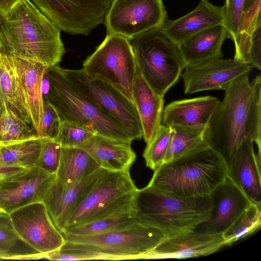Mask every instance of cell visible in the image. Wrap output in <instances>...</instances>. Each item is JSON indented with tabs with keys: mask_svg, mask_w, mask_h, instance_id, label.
<instances>
[{
	"mask_svg": "<svg viewBox=\"0 0 261 261\" xmlns=\"http://www.w3.org/2000/svg\"><path fill=\"white\" fill-rule=\"evenodd\" d=\"M213 207L208 218L193 231L202 233L224 232L252 203L243 192L227 177L210 195Z\"/></svg>",
	"mask_w": 261,
	"mask_h": 261,
	"instance_id": "2e32d148",
	"label": "cell"
},
{
	"mask_svg": "<svg viewBox=\"0 0 261 261\" xmlns=\"http://www.w3.org/2000/svg\"><path fill=\"white\" fill-rule=\"evenodd\" d=\"M1 146H2V145H0V148H1Z\"/></svg>",
	"mask_w": 261,
	"mask_h": 261,
	"instance_id": "7dc6e473",
	"label": "cell"
},
{
	"mask_svg": "<svg viewBox=\"0 0 261 261\" xmlns=\"http://www.w3.org/2000/svg\"><path fill=\"white\" fill-rule=\"evenodd\" d=\"M261 0H258L247 12L243 13L234 43L233 59L250 64L252 43L261 35Z\"/></svg>",
	"mask_w": 261,
	"mask_h": 261,
	"instance_id": "83f0119b",
	"label": "cell"
},
{
	"mask_svg": "<svg viewBox=\"0 0 261 261\" xmlns=\"http://www.w3.org/2000/svg\"><path fill=\"white\" fill-rule=\"evenodd\" d=\"M137 69L130 40L114 34H107L82 68L91 78L108 83L132 101Z\"/></svg>",
	"mask_w": 261,
	"mask_h": 261,
	"instance_id": "9c48e42d",
	"label": "cell"
},
{
	"mask_svg": "<svg viewBox=\"0 0 261 261\" xmlns=\"http://www.w3.org/2000/svg\"><path fill=\"white\" fill-rule=\"evenodd\" d=\"M31 254H20L11 251H0V260L2 259H31Z\"/></svg>",
	"mask_w": 261,
	"mask_h": 261,
	"instance_id": "60d3db41",
	"label": "cell"
},
{
	"mask_svg": "<svg viewBox=\"0 0 261 261\" xmlns=\"http://www.w3.org/2000/svg\"><path fill=\"white\" fill-rule=\"evenodd\" d=\"M3 46H4V44L3 43V41H2V38H1V37L0 35V64L1 63V61H2L1 52H2V48L3 47Z\"/></svg>",
	"mask_w": 261,
	"mask_h": 261,
	"instance_id": "bcb514c9",
	"label": "cell"
},
{
	"mask_svg": "<svg viewBox=\"0 0 261 261\" xmlns=\"http://www.w3.org/2000/svg\"><path fill=\"white\" fill-rule=\"evenodd\" d=\"M249 73L236 80L225 91L204 130L205 143L227 166L245 139L261 152V77L250 82Z\"/></svg>",
	"mask_w": 261,
	"mask_h": 261,
	"instance_id": "6da1fadb",
	"label": "cell"
},
{
	"mask_svg": "<svg viewBox=\"0 0 261 261\" xmlns=\"http://www.w3.org/2000/svg\"><path fill=\"white\" fill-rule=\"evenodd\" d=\"M132 142L95 134L80 148L88 152L105 170L129 172L136 159Z\"/></svg>",
	"mask_w": 261,
	"mask_h": 261,
	"instance_id": "7402d4cb",
	"label": "cell"
},
{
	"mask_svg": "<svg viewBox=\"0 0 261 261\" xmlns=\"http://www.w3.org/2000/svg\"><path fill=\"white\" fill-rule=\"evenodd\" d=\"M63 234L70 245L92 251L103 259L109 260L143 258L166 239L158 229L137 220L125 226L98 234Z\"/></svg>",
	"mask_w": 261,
	"mask_h": 261,
	"instance_id": "ba28073f",
	"label": "cell"
},
{
	"mask_svg": "<svg viewBox=\"0 0 261 261\" xmlns=\"http://www.w3.org/2000/svg\"><path fill=\"white\" fill-rule=\"evenodd\" d=\"M212 207L210 195L178 197L148 185L138 189L134 199L136 219L166 238L193 231L208 218Z\"/></svg>",
	"mask_w": 261,
	"mask_h": 261,
	"instance_id": "277c9868",
	"label": "cell"
},
{
	"mask_svg": "<svg viewBox=\"0 0 261 261\" xmlns=\"http://www.w3.org/2000/svg\"><path fill=\"white\" fill-rule=\"evenodd\" d=\"M220 101L211 96L173 101L164 108L163 124L205 129Z\"/></svg>",
	"mask_w": 261,
	"mask_h": 261,
	"instance_id": "44dd1931",
	"label": "cell"
},
{
	"mask_svg": "<svg viewBox=\"0 0 261 261\" xmlns=\"http://www.w3.org/2000/svg\"><path fill=\"white\" fill-rule=\"evenodd\" d=\"M167 15L163 0H114L104 24L107 34L131 40L152 29L161 28Z\"/></svg>",
	"mask_w": 261,
	"mask_h": 261,
	"instance_id": "7c38bea8",
	"label": "cell"
},
{
	"mask_svg": "<svg viewBox=\"0 0 261 261\" xmlns=\"http://www.w3.org/2000/svg\"><path fill=\"white\" fill-rule=\"evenodd\" d=\"M38 138L33 127L11 111L4 101L0 114V145L7 146Z\"/></svg>",
	"mask_w": 261,
	"mask_h": 261,
	"instance_id": "f1b7e54d",
	"label": "cell"
},
{
	"mask_svg": "<svg viewBox=\"0 0 261 261\" xmlns=\"http://www.w3.org/2000/svg\"><path fill=\"white\" fill-rule=\"evenodd\" d=\"M19 240L11 224L0 226V251H11Z\"/></svg>",
	"mask_w": 261,
	"mask_h": 261,
	"instance_id": "f35d334b",
	"label": "cell"
},
{
	"mask_svg": "<svg viewBox=\"0 0 261 261\" xmlns=\"http://www.w3.org/2000/svg\"><path fill=\"white\" fill-rule=\"evenodd\" d=\"M164 163L169 162L195 149L205 141L204 129L174 126Z\"/></svg>",
	"mask_w": 261,
	"mask_h": 261,
	"instance_id": "4dcf8cb0",
	"label": "cell"
},
{
	"mask_svg": "<svg viewBox=\"0 0 261 261\" xmlns=\"http://www.w3.org/2000/svg\"><path fill=\"white\" fill-rule=\"evenodd\" d=\"M227 177L226 163L204 142L159 166L148 186L173 196L202 197L210 195Z\"/></svg>",
	"mask_w": 261,
	"mask_h": 261,
	"instance_id": "3957f363",
	"label": "cell"
},
{
	"mask_svg": "<svg viewBox=\"0 0 261 261\" xmlns=\"http://www.w3.org/2000/svg\"><path fill=\"white\" fill-rule=\"evenodd\" d=\"M18 0H0V13H2L11 7Z\"/></svg>",
	"mask_w": 261,
	"mask_h": 261,
	"instance_id": "b9f144b4",
	"label": "cell"
},
{
	"mask_svg": "<svg viewBox=\"0 0 261 261\" xmlns=\"http://www.w3.org/2000/svg\"><path fill=\"white\" fill-rule=\"evenodd\" d=\"M258 0H244L243 10V12L248 11Z\"/></svg>",
	"mask_w": 261,
	"mask_h": 261,
	"instance_id": "ee69618b",
	"label": "cell"
},
{
	"mask_svg": "<svg viewBox=\"0 0 261 261\" xmlns=\"http://www.w3.org/2000/svg\"><path fill=\"white\" fill-rule=\"evenodd\" d=\"M133 99L143 131L148 143L161 124L164 110V96L156 92L146 82L137 67L133 86Z\"/></svg>",
	"mask_w": 261,
	"mask_h": 261,
	"instance_id": "cb8c5ba5",
	"label": "cell"
},
{
	"mask_svg": "<svg viewBox=\"0 0 261 261\" xmlns=\"http://www.w3.org/2000/svg\"><path fill=\"white\" fill-rule=\"evenodd\" d=\"M253 143L247 139L242 142L227 166V178L261 207V152H255Z\"/></svg>",
	"mask_w": 261,
	"mask_h": 261,
	"instance_id": "d6986e66",
	"label": "cell"
},
{
	"mask_svg": "<svg viewBox=\"0 0 261 261\" xmlns=\"http://www.w3.org/2000/svg\"><path fill=\"white\" fill-rule=\"evenodd\" d=\"M11 224L9 215L0 211V226Z\"/></svg>",
	"mask_w": 261,
	"mask_h": 261,
	"instance_id": "7bdbcfd3",
	"label": "cell"
},
{
	"mask_svg": "<svg viewBox=\"0 0 261 261\" xmlns=\"http://www.w3.org/2000/svg\"><path fill=\"white\" fill-rule=\"evenodd\" d=\"M4 103V100L2 94L0 90V114L2 112Z\"/></svg>",
	"mask_w": 261,
	"mask_h": 261,
	"instance_id": "f6af8a7d",
	"label": "cell"
},
{
	"mask_svg": "<svg viewBox=\"0 0 261 261\" xmlns=\"http://www.w3.org/2000/svg\"><path fill=\"white\" fill-rule=\"evenodd\" d=\"M95 133L73 121H61L58 134L54 140L62 147H80Z\"/></svg>",
	"mask_w": 261,
	"mask_h": 261,
	"instance_id": "e575fe53",
	"label": "cell"
},
{
	"mask_svg": "<svg viewBox=\"0 0 261 261\" xmlns=\"http://www.w3.org/2000/svg\"><path fill=\"white\" fill-rule=\"evenodd\" d=\"M0 35L15 55L48 67L59 65L65 53L61 31L30 0H18L0 13Z\"/></svg>",
	"mask_w": 261,
	"mask_h": 261,
	"instance_id": "7a4b0ae2",
	"label": "cell"
},
{
	"mask_svg": "<svg viewBox=\"0 0 261 261\" xmlns=\"http://www.w3.org/2000/svg\"><path fill=\"white\" fill-rule=\"evenodd\" d=\"M224 6H216L208 0H200L196 8L176 19L167 18L161 31L177 46L192 36L214 27L224 26Z\"/></svg>",
	"mask_w": 261,
	"mask_h": 261,
	"instance_id": "ffe728a7",
	"label": "cell"
},
{
	"mask_svg": "<svg viewBox=\"0 0 261 261\" xmlns=\"http://www.w3.org/2000/svg\"><path fill=\"white\" fill-rule=\"evenodd\" d=\"M138 189L129 172L104 170L71 212L64 232L114 213L135 212L134 199Z\"/></svg>",
	"mask_w": 261,
	"mask_h": 261,
	"instance_id": "52a82bcc",
	"label": "cell"
},
{
	"mask_svg": "<svg viewBox=\"0 0 261 261\" xmlns=\"http://www.w3.org/2000/svg\"><path fill=\"white\" fill-rule=\"evenodd\" d=\"M171 128L161 124L152 139L147 143L143 156L146 166L154 170L164 162L169 145Z\"/></svg>",
	"mask_w": 261,
	"mask_h": 261,
	"instance_id": "836d02e7",
	"label": "cell"
},
{
	"mask_svg": "<svg viewBox=\"0 0 261 261\" xmlns=\"http://www.w3.org/2000/svg\"><path fill=\"white\" fill-rule=\"evenodd\" d=\"M47 91L43 98L57 111L61 121L76 122L95 134L133 142L126 132L71 85L58 65L45 74Z\"/></svg>",
	"mask_w": 261,
	"mask_h": 261,
	"instance_id": "5b68a950",
	"label": "cell"
},
{
	"mask_svg": "<svg viewBox=\"0 0 261 261\" xmlns=\"http://www.w3.org/2000/svg\"><path fill=\"white\" fill-rule=\"evenodd\" d=\"M61 69L75 90L120 126L133 141L143 137L141 123L133 101L108 83L91 78L82 69Z\"/></svg>",
	"mask_w": 261,
	"mask_h": 261,
	"instance_id": "30bf717a",
	"label": "cell"
},
{
	"mask_svg": "<svg viewBox=\"0 0 261 261\" xmlns=\"http://www.w3.org/2000/svg\"><path fill=\"white\" fill-rule=\"evenodd\" d=\"M61 146L53 139H43L36 166L50 174L57 173L61 154Z\"/></svg>",
	"mask_w": 261,
	"mask_h": 261,
	"instance_id": "d590c367",
	"label": "cell"
},
{
	"mask_svg": "<svg viewBox=\"0 0 261 261\" xmlns=\"http://www.w3.org/2000/svg\"><path fill=\"white\" fill-rule=\"evenodd\" d=\"M56 174H50L37 166L0 186V211L9 214L25 205L42 202Z\"/></svg>",
	"mask_w": 261,
	"mask_h": 261,
	"instance_id": "9a60e30c",
	"label": "cell"
},
{
	"mask_svg": "<svg viewBox=\"0 0 261 261\" xmlns=\"http://www.w3.org/2000/svg\"><path fill=\"white\" fill-rule=\"evenodd\" d=\"M225 246L222 233L207 234L191 231L165 239L143 258L180 259L205 256Z\"/></svg>",
	"mask_w": 261,
	"mask_h": 261,
	"instance_id": "e0dca14e",
	"label": "cell"
},
{
	"mask_svg": "<svg viewBox=\"0 0 261 261\" xmlns=\"http://www.w3.org/2000/svg\"><path fill=\"white\" fill-rule=\"evenodd\" d=\"M136 220L134 211L119 212L67 230L63 233L78 236L98 234L125 226Z\"/></svg>",
	"mask_w": 261,
	"mask_h": 261,
	"instance_id": "1f68e13d",
	"label": "cell"
},
{
	"mask_svg": "<svg viewBox=\"0 0 261 261\" xmlns=\"http://www.w3.org/2000/svg\"><path fill=\"white\" fill-rule=\"evenodd\" d=\"M43 99V114L37 135L40 138L55 140L59 130L61 120L54 107Z\"/></svg>",
	"mask_w": 261,
	"mask_h": 261,
	"instance_id": "8d00e7d4",
	"label": "cell"
},
{
	"mask_svg": "<svg viewBox=\"0 0 261 261\" xmlns=\"http://www.w3.org/2000/svg\"><path fill=\"white\" fill-rule=\"evenodd\" d=\"M261 226V207L251 203L222 233L225 246L253 233Z\"/></svg>",
	"mask_w": 261,
	"mask_h": 261,
	"instance_id": "d6a6232c",
	"label": "cell"
},
{
	"mask_svg": "<svg viewBox=\"0 0 261 261\" xmlns=\"http://www.w3.org/2000/svg\"><path fill=\"white\" fill-rule=\"evenodd\" d=\"M130 41L142 76L156 92L164 96L186 66L177 46L159 28L137 35Z\"/></svg>",
	"mask_w": 261,
	"mask_h": 261,
	"instance_id": "8992f818",
	"label": "cell"
},
{
	"mask_svg": "<svg viewBox=\"0 0 261 261\" xmlns=\"http://www.w3.org/2000/svg\"><path fill=\"white\" fill-rule=\"evenodd\" d=\"M61 31L88 35L105 24L114 0H30Z\"/></svg>",
	"mask_w": 261,
	"mask_h": 261,
	"instance_id": "8fae6325",
	"label": "cell"
},
{
	"mask_svg": "<svg viewBox=\"0 0 261 261\" xmlns=\"http://www.w3.org/2000/svg\"><path fill=\"white\" fill-rule=\"evenodd\" d=\"M42 138L28 140L0 148V163L30 168L36 166Z\"/></svg>",
	"mask_w": 261,
	"mask_h": 261,
	"instance_id": "f546056e",
	"label": "cell"
},
{
	"mask_svg": "<svg viewBox=\"0 0 261 261\" xmlns=\"http://www.w3.org/2000/svg\"><path fill=\"white\" fill-rule=\"evenodd\" d=\"M99 168L79 182L65 185L56 179L47 191L43 202L57 228L63 233L74 208L102 174Z\"/></svg>",
	"mask_w": 261,
	"mask_h": 261,
	"instance_id": "ac0fdd59",
	"label": "cell"
},
{
	"mask_svg": "<svg viewBox=\"0 0 261 261\" xmlns=\"http://www.w3.org/2000/svg\"><path fill=\"white\" fill-rule=\"evenodd\" d=\"M23 167L0 163V186L25 171Z\"/></svg>",
	"mask_w": 261,
	"mask_h": 261,
	"instance_id": "ab89813d",
	"label": "cell"
},
{
	"mask_svg": "<svg viewBox=\"0 0 261 261\" xmlns=\"http://www.w3.org/2000/svg\"><path fill=\"white\" fill-rule=\"evenodd\" d=\"M15 62L16 72L25 98L32 126L37 134L43 111V83L48 67L38 61L21 58L15 55Z\"/></svg>",
	"mask_w": 261,
	"mask_h": 261,
	"instance_id": "603a6c76",
	"label": "cell"
},
{
	"mask_svg": "<svg viewBox=\"0 0 261 261\" xmlns=\"http://www.w3.org/2000/svg\"><path fill=\"white\" fill-rule=\"evenodd\" d=\"M99 168L96 162L84 149L80 147H62L56 179L65 185H73Z\"/></svg>",
	"mask_w": 261,
	"mask_h": 261,
	"instance_id": "4316f807",
	"label": "cell"
},
{
	"mask_svg": "<svg viewBox=\"0 0 261 261\" xmlns=\"http://www.w3.org/2000/svg\"><path fill=\"white\" fill-rule=\"evenodd\" d=\"M1 57L0 90L4 101L11 111L32 126L25 98L16 70L15 55L4 45Z\"/></svg>",
	"mask_w": 261,
	"mask_h": 261,
	"instance_id": "484cf974",
	"label": "cell"
},
{
	"mask_svg": "<svg viewBox=\"0 0 261 261\" xmlns=\"http://www.w3.org/2000/svg\"><path fill=\"white\" fill-rule=\"evenodd\" d=\"M244 0H226L224 4V27L230 35V39H235L243 13Z\"/></svg>",
	"mask_w": 261,
	"mask_h": 261,
	"instance_id": "74e56055",
	"label": "cell"
},
{
	"mask_svg": "<svg viewBox=\"0 0 261 261\" xmlns=\"http://www.w3.org/2000/svg\"><path fill=\"white\" fill-rule=\"evenodd\" d=\"M230 35L218 25L199 33L177 45L186 66L223 58L222 46Z\"/></svg>",
	"mask_w": 261,
	"mask_h": 261,
	"instance_id": "d4e9b609",
	"label": "cell"
},
{
	"mask_svg": "<svg viewBox=\"0 0 261 261\" xmlns=\"http://www.w3.org/2000/svg\"><path fill=\"white\" fill-rule=\"evenodd\" d=\"M19 240L43 255L60 248L66 241L43 202L32 203L9 214Z\"/></svg>",
	"mask_w": 261,
	"mask_h": 261,
	"instance_id": "4fadbf2b",
	"label": "cell"
},
{
	"mask_svg": "<svg viewBox=\"0 0 261 261\" xmlns=\"http://www.w3.org/2000/svg\"><path fill=\"white\" fill-rule=\"evenodd\" d=\"M249 63L222 58L187 65L181 77L184 92L193 94L210 90H225L236 80L250 73Z\"/></svg>",
	"mask_w": 261,
	"mask_h": 261,
	"instance_id": "5bb4252c",
	"label": "cell"
}]
</instances>
